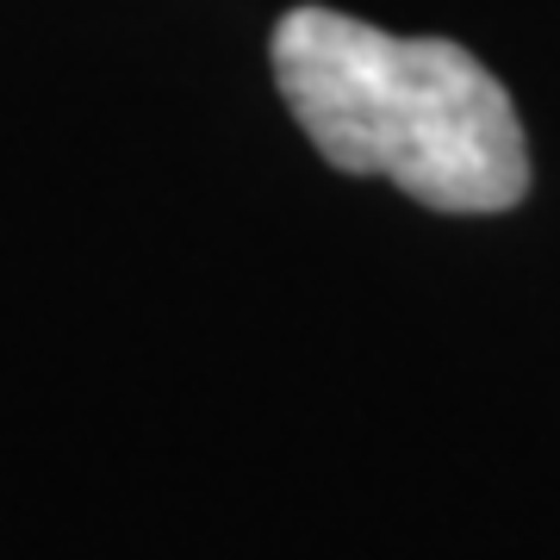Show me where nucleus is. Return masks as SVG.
Listing matches in <instances>:
<instances>
[{
  "label": "nucleus",
  "instance_id": "f257e3e1",
  "mask_svg": "<svg viewBox=\"0 0 560 560\" xmlns=\"http://www.w3.org/2000/svg\"><path fill=\"white\" fill-rule=\"evenodd\" d=\"M275 81L342 175H381L436 212H511L529 187L517 106L448 38L293 7L275 25Z\"/></svg>",
  "mask_w": 560,
  "mask_h": 560
}]
</instances>
